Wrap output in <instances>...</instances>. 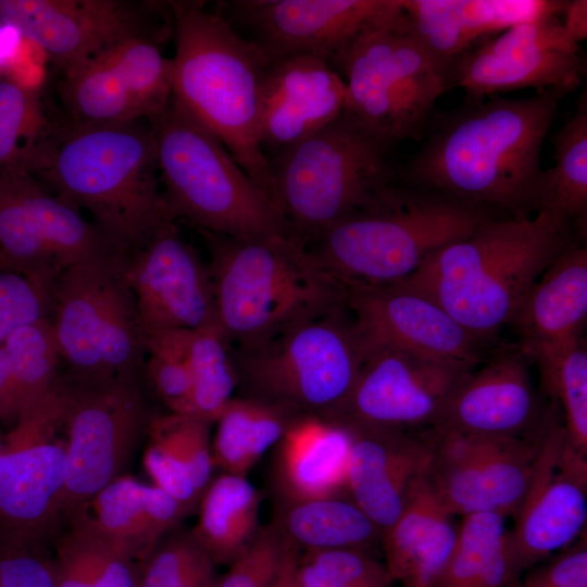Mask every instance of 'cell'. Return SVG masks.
Masks as SVG:
<instances>
[{
    "instance_id": "25",
    "label": "cell",
    "mask_w": 587,
    "mask_h": 587,
    "mask_svg": "<svg viewBox=\"0 0 587 587\" xmlns=\"http://www.w3.org/2000/svg\"><path fill=\"white\" fill-rule=\"evenodd\" d=\"M344 103L345 82L327 61L312 55L270 61L258 114L264 154H277L317 132L342 112Z\"/></svg>"
},
{
    "instance_id": "7",
    "label": "cell",
    "mask_w": 587,
    "mask_h": 587,
    "mask_svg": "<svg viewBox=\"0 0 587 587\" xmlns=\"http://www.w3.org/2000/svg\"><path fill=\"white\" fill-rule=\"evenodd\" d=\"M492 216L437 192L391 186L375 205L330 225L307 248L346 287L394 285Z\"/></svg>"
},
{
    "instance_id": "2",
    "label": "cell",
    "mask_w": 587,
    "mask_h": 587,
    "mask_svg": "<svg viewBox=\"0 0 587 587\" xmlns=\"http://www.w3.org/2000/svg\"><path fill=\"white\" fill-rule=\"evenodd\" d=\"M158 171L153 133L142 120L71 121L60 129L51 127L28 170L61 199L87 212L125 260L173 221Z\"/></svg>"
},
{
    "instance_id": "15",
    "label": "cell",
    "mask_w": 587,
    "mask_h": 587,
    "mask_svg": "<svg viewBox=\"0 0 587 587\" xmlns=\"http://www.w3.org/2000/svg\"><path fill=\"white\" fill-rule=\"evenodd\" d=\"M0 21L64 75L125 39L173 34L168 1L0 0Z\"/></svg>"
},
{
    "instance_id": "27",
    "label": "cell",
    "mask_w": 587,
    "mask_h": 587,
    "mask_svg": "<svg viewBox=\"0 0 587 587\" xmlns=\"http://www.w3.org/2000/svg\"><path fill=\"white\" fill-rule=\"evenodd\" d=\"M412 30L446 68L503 30L549 15H562L567 1L400 0Z\"/></svg>"
},
{
    "instance_id": "21",
    "label": "cell",
    "mask_w": 587,
    "mask_h": 587,
    "mask_svg": "<svg viewBox=\"0 0 587 587\" xmlns=\"http://www.w3.org/2000/svg\"><path fill=\"white\" fill-rule=\"evenodd\" d=\"M124 275L146 335L221 329L208 265L174 221L125 261Z\"/></svg>"
},
{
    "instance_id": "4",
    "label": "cell",
    "mask_w": 587,
    "mask_h": 587,
    "mask_svg": "<svg viewBox=\"0 0 587 587\" xmlns=\"http://www.w3.org/2000/svg\"><path fill=\"white\" fill-rule=\"evenodd\" d=\"M168 2L175 45L172 96L275 202L272 166L258 138L260 87L268 58L203 1Z\"/></svg>"
},
{
    "instance_id": "37",
    "label": "cell",
    "mask_w": 587,
    "mask_h": 587,
    "mask_svg": "<svg viewBox=\"0 0 587 587\" xmlns=\"http://www.w3.org/2000/svg\"><path fill=\"white\" fill-rule=\"evenodd\" d=\"M287 410L252 398H233L216 420L214 464L224 473L246 477L259 458L285 433Z\"/></svg>"
},
{
    "instance_id": "41",
    "label": "cell",
    "mask_w": 587,
    "mask_h": 587,
    "mask_svg": "<svg viewBox=\"0 0 587 587\" xmlns=\"http://www.w3.org/2000/svg\"><path fill=\"white\" fill-rule=\"evenodd\" d=\"M218 577L191 529L179 524L138 560L135 587H215Z\"/></svg>"
},
{
    "instance_id": "19",
    "label": "cell",
    "mask_w": 587,
    "mask_h": 587,
    "mask_svg": "<svg viewBox=\"0 0 587 587\" xmlns=\"http://www.w3.org/2000/svg\"><path fill=\"white\" fill-rule=\"evenodd\" d=\"M398 0H229L217 13L270 61L312 55L332 66Z\"/></svg>"
},
{
    "instance_id": "48",
    "label": "cell",
    "mask_w": 587,
    "mask_h": 587,
    "mask_svg": "<svg viewBox=\"0 0 587 587\" xmlns=\"http://www.w3.org/2000/svg\"><path fill=\"white\" fill-rule=\"evenodd\" d=\"M0 587H55L48 546L0 532Z\"/></svg>"
},
{
    "instance_id": "34",
    "label": "cell",
    "mask_w": 587,
    "mask_h": 587,
    "mask_svg": "<svg viewBox=\"0 0 587 587\" xmlns=\"http://www.w3.org/2000/svg\"><path fill=\"white\" fill-rule=\"evenodd\" d=\"M260 495L246 477L223 473L212 479L199 502L191 529L216 565H229L259 527Z\"/></svg>"
},
{
    "instance_id": "6",
    "label": "cell",
    "mask_w": 587,
    "mask_h": 587,
    "mask_svg": "<svg viewBox=\"0 0 587 587\" xmlns=\"http://www.w3.org/2000/svg\"><path fill=\"white\" fill-rule=\"evenodd\" d=\"M147 121L155 140L162 195L175 223L234 238H294L276 203L173 96Z\"/></svg>"
},
{
    "instance_id": "47",
    "label": "cell",
    "mask_w": 587,
    "mask_h": 587,
    "mask_svg": "<svg viewBox=\"0 0 587 587\" xmlns=\"http://www.w3.org/2000/svg\"><path fill=\"white\" fill-rule=\"evenodd\" d=\"M52 288L20 273L0 271V345L21 327L50 317Z\"/></svg>"
},
{
    "instance_id": "10",
    "label": "cell",
    "mask_w": 587,
    "mask_h": 587,
    "mask_svg": "<svg viewBox=\"0 0 587 587\" xmlns=\"http://www.w3.org/2000/svg\"><path fill=\"white\" fill-rule=\"evenodd\" d=\"M230 352L249 398L326 420L348 398L365 358L347 304Z\"/></svg>"
},
{
    "instance_id": "42",
    "label": "cell",
    "mask_w": 587,
    "mask_h": 587,
    "mask_svg": "<svg viewBox=\"0 0 587 587\" xmlns=\"http://www.w3.org/2000/svg\"><path fill=\"white\" fill-rule=\"evenodd\" d=\"M51 127L37 89L0 77V173L28 171Z\"/></svg>"
},
{
    "instance_id": "28",
    "label": "cell",
    "mask_w": 587,
    "mask_h": 587,
    "mask_svg": "<svg viewBox=\"0 0 587 587\" xmlns=\"http://www.w3.org/2000/svg\"><path fill=\"white\" fill-rule=\"evenodd\" d=\"M451 516L426 473L399 517L382 534L385 566L392 580L404 587H430L457 539Z\"/></svg>"
},
{
    "instance_id": "54",
    "label": "cell",
    "mask_w": 587,
    "mask_h": 587,
    "mask_svg": "<svg viewBox=\"0 0 587 587\" xmlns=\"http://www.w3.org/2000/svg\"><path fill=\"white\" fill-rule=\"evenodd\" d=\"M505 587H527V586H525L522 582L517 580V582L507 585Z\"/></svg>"
},
{
    "instance_id": "5",
    "label": "cell",
    "mask_w": 587,
    "mask_h": 587,
    "mask_svg": "<svg viewBox=\"0 0 587 587\" xmlns=\"http://www.w3.org/2000/svg\"><path fill=\"white\" fill-rule=\"evenodd\" d=\"M200 234L210 252L218 325L230 348L260 345L347 304L346 286L292 237Z\"/></svg>"
},
{
    "instance_id": "12",
    "label": "cell",
    "mask_w": 587,
    "mask_h": 587,
    "mask_svg": "<svg viewBox=\"0 0 587 587\" xmlns=\"http://www.w3.org/2000/svg\"><path fill=\"white\" fill-rule=\"evenodd\" d=\"M62 380L65 517L87 507L103 488L127 474L155 414L149 404L143 371L95 385Z\"/></svg>"
},
{
    "instance_id": "40",
    "label": "cell",
    "mask_w": 587,
    "mask_h": 587,
    "mask_svg": "<svg viewBox=\"0 0 587 587\" xmlns=\"http://www.w3.org/2000/svg\"><path fill=\"white\" fill-rule=\"evenodd\" d=\"M3 347L13 374L20 416L45 399L61 375L60 353L50 317L21 327Z\"/></svg>"
},
{
    "instance_id": "53",
    "label": "cell",
    "mask_w": 587,
    "mask_h": 587,
    "mask_svg": "<svg viewBox=\"0 0 587 587\" xmlns=\"http://www.w3.org/2000/svg\"><path fill=\"white\" fill-rule=\"evenodd\" d=\"M299 550L287 541V547L271 587H301L298 577Z\"/></svg>"
},
{
    "instance_id": "38",
    "label": "cell",
    "mask_w": 587,
    "mask_h": 587,
    "mask_svg": "<svg viewBox=\"0 0 587 587\" xmlns=\"http://www.w3.org/2000/svg\"><path fill=\"white\" fill-rule=\"evenodd\" d=\"M59 93L71 121L121 123L143 120L124 74L108 49L64 75Z\"/></svg>"
},
{
    "instance_id": "35",
    "label": "cell",
    "mask_w": 587,
    "mask_h": 587,
    "mask_svg": "<svg viewBox=\"0 0 587 587\" xmlns=\"http://www.w3.org/2000/svg\"><path fill=\"white\" fill-rule=\"evenodd\" d=\"M552 140L554 164L539 176L532 211L551 213L572 225L585 220L587 209L586 92Z\"/></svg>"
},
{
    "instance_id": "9",
    "label": "cell",
    "mask_w": 587,
    "mask_h": 587,
    "mask_svg": "<svg viewBox=\"0 0 587 587\" xmlns=\"http://www.w3.org/2000/svg\"><path fill=\"white\" fill-rule=\"evenodd\" d=\"M333 67L345 76L344 112L389 149L422 135L448 90L446 68L416 37L400 0Z\"/></svg>"
},
{
    "instance_id": "14",
    "label": "cell",
    "mask_w": 587,
    "mask_h": 587,
    "mask_svg": "<svg viewBox=\"0 0 587 587\" xmlns=\"http://www.w3.org/2000/svg\"><path fill=\"white\" fill-rule=\"evenodd\" d=\"M65 392L61 378L23 412L0 452V532L49 546L65 512Z\"/></svg>"
},
{
    "instance_id": "16",
    "label": "cell",
    "mask_w": 587,
    "mask_h": 587,
    "mask_svg": "<svg viewBox=\"0 0 587 587\" xmlns=\"http://www.w3.org/2000/svg\"><path fill=\"white\" fill-rule=\"evenodd\" d=\"M514 520L505 534L513 583L586 532L587 457L572 446L559 409L540 440Z\"/></svg>"
},
{
    "instance_id": "43",
    "label": "cell",
    "mask_w": 587,
    "mask_h": 587,
    "mask_svg": "<svg viewBox=\"0 0 587 587\" xmlns=\"http://www.w3.org/2000/svg\"><path fill=\"white\" fill-rule=\"evenodd\" d=\"M541 390L562 415L572 446L587 457V351L583 338L537 363Z\"/></svg>"
},
{
    "instance_id": "45",
    "label": "cell",
    "mask_w": 587,
    "mask_h": 587,
    "mask_svg": "<svg viewBox=\"0 0 587 587\" xmlns=\"http://www.w3.org/2000/svg\"><path fill=\"white\" fill-rule=\"evenodd\" d=\"M298 577L301 587H390L394 582L385 564L358 549L299 554Z\"/></svg>"
},
{
    "instance_id": "51",
    "label": "cell",
    "mask_w": 587,
    "mask_h": 587,
    "mask_svg": "<svg viewBox=\"0 0 587 587\" xmlns=\"http://www.w3.org/2000/svg\"><path fill=\"white\" fill-rule=\"evenodd\" d=\"M18 405L10 362L3 345H0V420L16 422Z\"/></svg>"
},
{
    "instance_id": "26",
    "label": "cell",
    "mask_w": 587,
    "mask_h": 587,
    "mask_svg": "<svg viewBox=\"0 0 587 587\" xmlns=\"http://www.w3.org/2000/svg\"><path fill=\"white\" fill-rule=\"evenodd\" d=\"M586 316L587 249L572 243L542 272L509 325L522 353L537 364L583 338Z\"/></svg>"
},
{
    "instance_id": "3",
    "label": "cell",
    "mask_w": 587,
    "mask_h": 587,
    "mask_svg": "<svg viewBox=\"0 0 587 587\" xmlns=\"http://www.w3.org/2000/svg\"><path fill=\"white\" fill-rule=\"evenodd\" d=\"M571 224L548 213L498 216L430 253L400 287L420 292L487 344L509 325L549 264L573 242Z\"/></svg>"
},
{
    "instance_id": "36",
    "label": "cell",
    "mask_w": 587,
    "mask_h": 587,
    "mask_svg": "<svg viewBox=\"0 0 587 587\" xmlns=\"http://www.w3.org/2000/svg\"><path fill=\"white\" fill-rule=\"evenodd\" d=\"M452 551L430 587H505L513 583L505 548V516H463Z\"/></svg>"
},
{
    "instance_id": "30",
    "label": "cell",
    "mask_w": 587,
    "mask_h": 587,
    "mask_svg": "<svg viewBox=\"0 0 587 587\" xmlns=\"http://www.w3.org/2000/svg\"><path fill=\"white\" fill-rule=\"evenodd\" d=\"M210 424L192 415H154L143 465L153 485L188 512L199 507L215 466Z\"/></svg>"
},
{
    "instance_id": "1",
    "label": "cell",
    "mask_w": 587,
    "mask_h": 587,
    "mask_svg": "<svg viewBox=\"0 0 587 587\" xmlns=\"http://www.w3.org/2000/svg\"><path fill=\"white\" fill-rule=\"evenodd\" d=\"M564 96L550 89L517 99L466 98L433 120L404 170L408 179L494 214L528 216L542 143Z\"/></svg>"
},
{
    "instance_id": "22",
    "label": "cell",
    "mask_w": 587,
    "mask_h": 587,
    "mask_svg": "<svg viewBox=\"0 0 587 587\" xmlns=\"http://www.w3.org/2000/svg\"><path fill=\"white\" fill-rule=\"evenodd\" d=\"M528 362L516 345L497 349L457 388L432 429L540 440L559 408L539 396Z\"/></svg>"
},
{
    "instance_id": "55",
    "label": "cell",
    "mask_w": 587,
    "mask_h": 587,
    "mask_svg": "<svg viewBox=\"0 0 587 587\" xmlns=\"http://www.w3.org/2000/svg\"><path fill=\"white\" fill-rule=\"evenodd\" d=\"M0 271H2L1 257H0Z\"/></svg>"
},
{
    "instance_id": "44",
    "label": "cell",
    "mask_w": 587,
    "mask_h": 587,
    "mask_svg": "<svg viewBox=\"0 0 587 587\" xmlns=\"http://www.w3.org/2000/svg\"><path fill=\"white\" fill-rule=\"evenodd\" d=\"M143 374L171 413L192 415L191 377L185 358L180 330L146 335Z\"/></svg>"
},
{
    "instance_id": "31",
    "label": "cell",
    "mask_w": 587,
    "mask_h": 587,
    "mask_svg": "<svg viewBox=\"0 0 587 587\" xmlns=\"http://www.w3.org/2000/svg\"><path fill=\"white\" fill-rule=\"evenodd\" d=\"M55 587H135L137 558L107 534L87 507L66 515L48 547Z\"/></svg>"
},
{
    "instance_id": "33",
    "label": "cell",
    "mask_w": 587,
    "mask_h": 587,
    "mask_svg": "<svg viewBox=\"0 0 587 587\" xmlns=\"http://www.w3.org/2000/svg\"><path fill=\"white\" fill-rule=\"evenodd\" d=\"M275 526L298 550H366L383 530L347 495L285 501Z\"/></svg>"
},
{
    "instance_id": "32",
    "label": "cell",
    "mask_w": 587,
    "mask_h": 587,
    "mask_svg": "<svg viewBox=\"0 0 587 587\" xmlns=\"http://www.w3.org/2000/svg\"><path fill=\"white\" fill-rule=\"evenodd\" d=\"M87 509L97 524L137 560L189 513L160 488L128 474L103 488Z\"/></svg>"
},
{
    "instance_id": "50",
    "label": "cell",
    "mask_w": 587,
    "mask_h": 587,
    "mask_svg": "<svg viewBox=\"0 0 587 587\" xmlns=\"http://www.w3.org/2000/svg\"><path fill=\"white\" fill-rule=\"evenodd\" d=\"M40 50L22 37L12 26L0 21V77L23 82L30 77L39 67Z\"/></svg>"
},
{
    "instance_id": "11",
    "label": "cell",
    "mask_w": 587,
    "mask_h": 587,
    "mask_svg": "<svg viewBox=\"0 0 587 587\" xmlns=\"http://www.w3.org/2000/svg\"><path fill=\"white\" fill-rule=\"evenodd\" d=\"M124 263L108 259L76 264L53 284L50 320L61 376L73 385L143 371L146 334Z\"/></svg>"
},
{
    "instance_id": "8",
    "label": "cell",
    "mask_w": 587,
    "mask_h": 587,
    "mask_svg": "<svg viewBox=\"0 0 587 587\" xmlns=\"http://www.w3.org/2000/svg\"><path fill=\"white\" fill-rule=\"evenodd\" d=\"M389 148L347 113L271 161L275 203L307 246L341 218L375 205L391 187Z\"/></svg>"
},
{
    "instance_id": "13",
    "label": "cell",
    "mask_w": 587,
    "mask_h": 587,
    "mask_svg": "<svg viewBox=\"0 0 587 587\" xmlns=\"http://www.w3.org/2000/svg\"><path fill=\"white\" fill-rule=\"evenodd\" d=\"M2 270L49 288L68 267L123 259L82 212L26 170L0 173Z\"/></svg>"
},
{
    "instance_id": "20",
    "label": "cell",
    "mask_w": 587,
    "mask_h": 587,
    "mask_svg": "<svg viewBox=\"0 0 587 587\" xmlns=\"http://www.w3.org/2000/svg\"><path fill=\"white\" fill-rule=\"evenodd\" d=\"M433 434L427 477L447 510L452 515L496 512L514 517L541 439L530 441L449 430H433Z\"/></svg>"
},
{
    "instance_id": "29",
    "label": "cell",
    "mask_w": 587,
    "mask_h": 587,
    "mask_svg": "<svg viewBox=\"0 0 587 587\" xmlns=\"http://www.w3.org/2000/svg\"><path fill=\"white\" fill-rule=\"evenodd\" d=\"M277 480L285 501L346 494L349 432L315 415L292 419L279 439Z\"/></svg>"
},
{
    "instance_id": "17",
    "label": "cell",
    "mask_w": 587,
    "mask_h": 587,
    "mask_svg": "<svg viewBox=\"0 0 587 587\" xmlns=\"http://www.w3.org/2000/svg\"><path fill=\"white\" fill-rule=\"evenodd\" d=\"M475 365L416 352L378 348L366 352L354 385L328 421L400 430H427Z\"/></svg>"
},
{
    "instance_id": "23",
    "label": "cell",
    "mask_w": 587,
    "mask_h": 587,
    "mask_svg": "<svg viewBox=\"0 0 587 587\" xmlns=\"http://www.w3.org/2000/svg\"><path fill=\"white\" fill-rule=\"evenodd\" d=\"M347 307L365 350L392 348L477 365L485 342L428 297L400 287L351 286Z\"/></svg>"
},
{
    "instance_id": "18",
    "label": "cell",
    "mask_w": 587,
    "mask_h": 587,
    "mask_svg": "<svg viewBox=\"0 0 587 587\" xmlns=\"http://www.w3.org/2000/svg\"><path fill=\"white\" fill-rule=\"evenodd\" d=\"M561 15L514 25L472 49L448 70V89L484 98L517 89L575 90L585 73L580 43L563 27Z\"/></svg>"
},
{
    "instance_id": "49",
    "label": "cell",
    "mask_w": 587,
    "mask_h": 587,
    "mask_svg": "<svg viewBox=\"0 0 587 587\" xmlns=\"http://www.w3.org/2000/svg\"><path fill=\"white\" fill-rule=\"evenodd\" d=\"M526 572L527 587H587L586 535Z\"/></svg>"
},
{
    "instance_id": "39",
    "label": "cell",
    "mask_w": 587,
    "mask_h": 587,
    "mask_svg": "<svg viewBox=\"0 0 587 587\" xmlns=\"http://www.w3.org/2000/svg\"><path fill=\"white\" fill-rule=\"evenodd\" d=\"M180 334L191 377L192 416L214 423L238 385L229 344L220 328Z\"/></svg>"
},
{
    "instance_id": "24",
    "label": "cell",
    "mask_w": 587,
    "mask_h": 587,
    "mask_svg": "<svg viewBox=\"0 0 587 587\" xmlns=\"http://www.w3.org/2000/svg\"><path fill=\"white\" fill-rule=\"evenodd\" d=\"M341 426L351 438L346 494L384 532L399 517L414 486L427 473L433 430Z\"/></svg>"
},
{
    "instance_id": "56",
    "label": "cell",
    "mask_w": 587,
    "mask_h": 587,
    "mask_svg": "<svg viewBox=\"0 0 587 587\" xmlns=\"http://www.w3.org/2000/svg\"><path fill=\"white\" fill-rule=\"evenodd\" d=\"M1 449H2V441H0V452H1Z\"/></svg>"
},
{
    "instance_id": "46",
    "label": "cell",
    "mask_w": 587,
    "mask_h": 587,
    "mask_svg": "<svg viewBox=\"0 0 587 587\" xmlns=\"http://www.w3.org/2000/svg\"><path fill=\"white\" fill-rule=\"evenodd\" d=\"M286 547L287 540L275 525L260 527L215 587H271Z\"/></svg>"
},
{
    "instance_id": "52",
    "label": "cell",
    "mask_w": 587,
    "mask_h": 587,
    "mask_svg": "<svg viewBox=\"0 0 587 587\" xmlns=\"http://www.w3.org/2000/svg\"><path fill=\"white\" fill-rule=\"evenodd\" d=\"M563 27L570 37L580 43L587 37V1H567L563 14Z\"/></svg>"
}]
</instances>
